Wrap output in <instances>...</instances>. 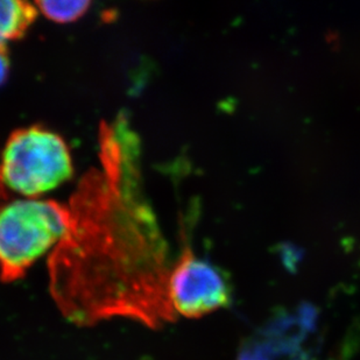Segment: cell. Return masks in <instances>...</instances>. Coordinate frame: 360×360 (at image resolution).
Segmentation results:
<instances>
[{
	"instance_id": "cell-1",
	"label": "cell",
	"mask_w": 360,
	"mask_h": 360,
	"mask_svg": "<svg viewBox=\"0 0 360 360\" xmlns=\"http://www.w3.org/2000/svg\"><path fill=\"white\" fill-rule=\"evenodd\" d=\"M120 207H111L109 184V214H99L97 205L96 214L82 191L72 207V226L48 262L49 292L62 316L75 326L126 319L159 330L177 320L168 300L173 264L146 207L140 204L132 214H120Z\"/></svg>"
},
{
	"instance_id": "cell-2",
	"label": "cell",
	"mask_w": 360,
	"mask_h": 360,
	"mask_svg": "<svg viewBox=\"0 0 360 360\" xmlns=\"http://www.w3.org/2000/svg\"><path fill=\"white\" fill-rule=\"evenodd\" d=\"M72 207L55 200H12L0 207V280L19 281L35 262L65 238Z\"/></svg>"
},
{
	"instance_id": "cell-3",
	"label": "cell",
	"mask_w": 360,
	"mask_h": 360,
	"mask_svg": "<svg viewBox=\"0 0 360 360\" xmlns=\"http://www.w3.org/2000/svg\"><path fill=\"white\" fill-rule=\"evenodd\" d=\"M72 154L65 140L40 126L11 134L0 157V195L34 198L72 176Z\"/></svg>"
},
{
	"instance_id": "cell-4",
	"label": "cell",
	"mask_w": 360,
	"mask_h": 360,
	"mask_svg": "<svg viewBox=\"0 0 360 360\" xmlns=\"http://www.w3.org/2000/svg\"><path fill=\"white\" fill-rule=\"evenodd\" d=\"M168 300L177 319H200L231 304V283L221 269L184 244L170 269Z\"/></svg>"
},
{
	"instance_id": "cell-5",
	"label": "cell",
	"mask_w": 360,
	"mask_h": 360,
	"mask_svg": "<svg viewBox=\"0 0 360 360\" xmlns=\"http://www.w3.org/2000/svg\"><path fill=\"white\" fill-rule=\"evenodd\" d=\"M316 313L300 308L269 322L243 345L237 360H320L314 344Z\"/></svg>"
},
{
	"instance_id": "cell-6",
	"label": "cell",
	"mask_w": 360,
	"mask_h": 360,
	"mask_svg": "<svg viewBox=\"0 0 360 360\" xmlns=\"http://www.w3.org/2000/svg\"><path fill=\"white\" fill-rule=\"evenodd\" d=\"M37 6L21 0H0V46L26 33L37 18Z\"/></svg>"
},
{
	"instance_id": "cell-7",
	"label": "cell",
	"mask_w": 360,
	"mask_h": 360,
	"mask_svg": "<svg viewBox=\"0 0 360 360\" xmlns=\"http://www.w3.org/2000/svg\"><path fill=\"white\" fill-rule=\"evenodd\" d=\"M38 11L56 22H72L83 17L91 5L90 1H37L34 4Z\"/></svg>"
},
{
	"instance_id": "cell-8",
	"label": "cell",
	"mask_w": 360,
	"mask_h": 360,
	"mask_svg": "<svg viewBox=\"0 0 360 360\" xmlns=\"http://www.w3.org/2000/svg\"><path fill=\"white\" fill-rule=\"evenodd\" d=\"M8 70H10V60H8L6 46H0V85L6 81Z\"/></svg>"
}]
</instances>
